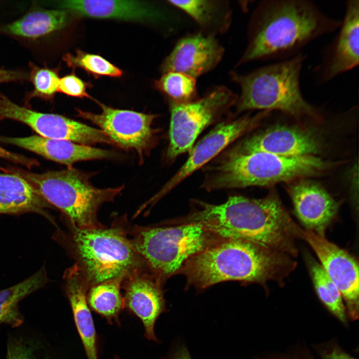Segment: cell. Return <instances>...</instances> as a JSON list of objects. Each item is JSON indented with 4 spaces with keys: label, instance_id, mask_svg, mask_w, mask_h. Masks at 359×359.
I'll return each instance as SVG.
<instances>
[{
    "label": "cell",
    "instance_id": "12",
    "mask_svg": "<svg viewBox=\"0 0 359 359\" xmlns=\"http://www.w3.org/2000/svg\"><path fill=\"white\" fill-rule=\"evenodd\" d=\"M270 113L269 111H261L254 115L247 114L217 125L192 148L186 162L153 200L156 201L173 189L214 159L230 144L257 127Z\"/></svg>",
    "mask_w": 359,
    "mask_h": 359
},
{
    "label": "cell",
    "instance_id": "9",
    "mask_svg": "<svg viewBox=\"0 0 359 359\" xmlns=\"http://www.w3.org/2000/svg\"><path fill=\"white\" fill-rule=\"evenodd\" d=\"M237 98L227 88L218 86L198 100L184 103L171 101L168 159L174 160L189 152L201 132L235 104Z\"/></svg>",
    "mask_w": 359,
    "mask_h": 359
},
{
    "label": "cell",
    "instance_id": "2",
    "mask_svg": "<svg viewBox=\"0 0 359 359\" xmlns=\"http://www.w3.org/2000/svg\"><path fill=\"white\" fill-rule=\"evenodd\" d=\"M194 203L188 222L199 224L222 239L250 241L295 255V240L302 231L275 191L258 199L235 195L219 204Z\"/></svg>",
    "mask_w": 359,
    "mask_h": 359
},
{
    "label": "cell",
    "instance_id": "3",
    "mask_svg": "<svg viewBox=\"0 0 359 359\" xmlns=\"http://www.w3.org/2000/svg\"><path fill=\"white\" fill-rule=\"evenodd\" d=\"M294 263L289 255L250 241L221 239L190 258L180 271L203 289L229 280L264 284L280 280Z\"/></svg>",
    "mask_w": 359,
    "mask_h": 359
},
{
    "label": "cell",
    "instance_id": "30",
    "mask_svg": "<svg viewBox=\"0 0 359 359\" xmlns=\"http://www.w3.org/2000/svg\"><path fill=\"white\" fill-rule=\"evenodd\" d=\"M62 59L69 67L83 69L95 76L119 77L123 74L122 70L100 55L88 53L80 49L76 50L75 54H65Z\"/></svg>",
    "mask_w": 359,
    "mask_h": 359
},
{
    "label": "cell",
    "instance_id": "5",
    "mask_svg": "<svg viewBox=\"0 0 359 359\" xmlns=\"http://www.w3.org/2000/svg\"><path fill=\"white\" fill-rule=\"evenodd\" d=\"M307 55L303 52L245 74L231 73L241 89L236 113L254 110L278 111L300 118L317 117V109L304 98L300 76Z\"/></svg>",
    "mask_w": 359,
    "mask_h": 359
},
{
    "label": "cell",
    "instance_id": "35",
    "mask_svg": "<svg viewBox=\"0 0 359 359\" xmlns=\"http://www.w3.org/2000/svg\"><path fill=\"white\" fill-rule=\"evenodd\" d=\"M28 79V73L21 70L0 68V84Z\"/></svg>",
    "mask_w": 359,
    "mask_h": 359
},
{
    "label": "cell",
    "instance_id": "31",
    "mask_svg": "<svg viewBox=\"0 0 359 359\" xmlns=\"http://www.w3.org/2000/svg\"><path fill=\"white\" fill-rule=\"evenodd\" d=\"M28 79L33 85L32 91L26 93V102L31 99L38 98L45 100H51L57 92L59 76L57 69L47 67H40L33 62L29 63Z\"/></svg>",
    "mask_w": 359,
    "mask_h": 359
},
{
    "label": "cell",
    "instance_id": "34",
    "mask_svg": "<svg viewBox=\"0 0 359 359\" xmlns=\"http://www.w3.org/2000/svg\"><path fill=\"white\" fill-rule=\"evenodd\" d=\"M0 158L22 165L28 169L39 165V163L36 160L10 152L1 146H0Z\"/></svg>",
    "mask_w": 359,
    "mask_h": 359
},
{
    "label": "cell",
    "instance_id": "16",
    "mask_svg": "<svg viewBox=\"0 0 359 359\" xmlns=\"http://www.w3.org/2000/svg\"><path fill=\"white\" fill-rule=\"evenodd\" d=\"M242 153L262 152L284 157L315 156L321 143L312 131L279 125L256 133L231 148Z\"/></svg>",
    "mask_w": 359,
    "mask_h": 359
},
{
    "label": "cell",
    "instance_id": "4",
    "mask_svg": "<svg viewBox=\"0 0 359 359\" xmlns=\"http://www.w3.org/2000/svg\"><path fill=\"white\" fill-rule=\"evenodd\" d=\"M330 166L315 156L284 157L262 152L242 153L230 149L205 167L201 187L211 191L268 186L315 176Z\"/></svg>",
    "mask_w": 359,
    "mask_h": 359
},
{
    "label": "cell",
    "instance_id": "14",
    "mask_svg": "<svg viewBox=\"0 0 359 359\" xmlns=\"http://www.w3.org/2000/svg\"><path fill=\"white\" fill-rule=\"evenodd\" d=\"M345 8L338 33L312 71L317 84H325L359 65V0H348Z\"/></svg>",
    "mask_w": 359,
    "mask_h": 359
},
{
    "label": "cell",
    "instance_id": "10",
    "mask_svg": "<svg viewBox=\"0 0 359 359\" xmlns=\"http://www.w3.org/2000/svg\"><path fill=\"white\" fill-rule=\"evenodd\" d=\"M100 114L76 109L77 116L95 124L112 144L137 152L141 160L156 144L152 124L157 115L113 108L96 101Z\"/></svg>",
    "mask_w": 359,
    "mask_h": 359
},
{
    "label": "cell",
    "instance_id": "13",
    "mask_svg": "<svg viewBox=\"0 0 359 359\" xmlns=\"http://www.w3.org/2000/svg\"><path fill=\"white\" fill-rule=\"evenodd\" d=\"M302 236L317 255L320 264L339 289L346 302L347 316L359 318V265L349 253L330 242L324 235L307 230Z\"/></svg>",
    "mask_w": 359,
    "mask_h": 359
},
{
    "label": "cell",
    "instance_id": "28",
    "mask_svg": "<svg viewBox=\"0 0 359 359\" xmlns=\"http://www.w3.org/2000/svg\"><path fill=\"white\" fill-rule=\"evenodd\" d=\"M309 268L316 293L328 310L342 323H347V313L342 295L320 263L310 260Z\"/></svg>",
    "mask_w": 359,
    "mask_h": 359
},
{
    "label": "cell",
    "instance_id": "1",
    "mask_svg": "<svg viewBox=\"0 0 359 359\" xmlns=\"http://www.w3.org/2000/svg\"><path fill=\"white\" fill-rule=\"evenodd\" d=\"M341 23L311 0H262L251 15L247 46L237 65L293 57L313 40L339 29Z\"/></svg>",
    "mask_w": 359,
    "mask_h": 359
},
{
    "label": "cell",
    "instance_id": "27",
    "mask_svg": "<svg viewBox=\"0 0 359 359\" xmlns=\"http://www.w3.org/2000/svg\"><path fill=\"white\" fill-rule=\"evenodd\" d=\"M5 359H69L40 336L24 333L8 335Z\"/></svg>",
    "mask_w": 359,
    "mask_h": 359
},
{
    "label": "cell",
    "instance_id": "17",
    "mask_svg": "<svg viewBox=\"0 0 359 359\" xmlns=\"http://www.w3.org/2000/svg\"><path fill=\"white\" fill-rule=\"evenodd\" d=\"M223 54L224 49L215 36L198 32L179 40L161 69L163 73L178 72L196 79L215 68Z\"/></svg>",
    "mask_w": 359,
    "mask_h": 359
},
{
    "label": "cell",
    "instance_id": "19",
    "mask_svg": "<svg viewBox=\"0 0 359 359\" xmlns=\"http://www.w3.org/2000/svg\"><path fill=\"white\" fill-rule=\"evenodd\" d=\"M0 142L23 148L47 159L65 165L68 168H72L74 163L79 161L109 159L115 156L111 151L37 135L26 137L0 136Z\"/></svg>",
    "mask_w": 359,
    "mask_h": 359
},
{
    "label": "cell",
    "instance_id": "21",
    "mask_svg": "<svg viewBox=\"0 0 359 359\" xmlns=\"http://www.w3.org/2000/svg\"><path fill=\"white\" fill-rule=\"evenodd\" d=\"M59 8L79 16L130 21L156 20L162 16L155 8L136 0H68Z\"/></svg>",
    "mask_w": 359,
    "mask_h": 359
},
{
    "label": "cell",
    "instance_id": "36",
    "mask_svg": "<svg viewBox=\"0 0 359 359\" xmlns=\"http://www.w3.org/2000/svg\"><path fill=\"white\" fill-rule=\"evenodd\" d=\"M165 359H192L187 348L184 345L176 347Z\"/></svg>",
    "mask_w": 359,
    "mask_h": 359
},
{
    "label": "cell",
    "instance_id": "7",
    "mask_svg": "<svg viewBox=\"0 0 359 359\" xmlns=\"http://www.w3.org/2000/svg\"><path fill=\"white\" fill-rule=\"evenodd\" d=\"M7 169L24 179L47 203L60 210L70 224L80 228L104 227L97 218L100 206L113 200L124 188L96 187L90 181V175L73 167L42 174L14 167Z\"/></svg>",
    "mask_w": 359,
    "mask_h": 359
},
{
    "label": "cell",
    "instance_id": "24",
    "mask_svg": "<svg viewBox=\"0 0 359 359\" xmlns=\"http://www.w3.org/2000/svg\"><path fill=\"white\" fill-rule=\"evenodd\" d=\"M171 5L192 18L205 31L214 36L225 31L230 22L231 11L227 1L215 0H169Z\"/></svg>",
    "mask_w": 359,
    "mask_h": 359
},
{
    "label": "cell",
    "instance_id": "23",
    "mask_svg": "<svg viewBox=\"0 0 359 359\" xmlns=\"http://www.w3.org/2000/svg\"><path fill=\"white\" fill-rule=\"evenodd\" d=\"M47 202L24 179L14 174H0V213L33 212L49 218Z\"/></svg>",
    "mask_w": 359,
    "mask_h": 359
},
{
    "label": "cell",
    "instance_id": "33",
    "mask_svg": "<svg viewBox=\"0 0 359 359\" xmlns=\"http://www.w3.org/2000/svg\"><path fill=\"white\" fill-rule=\"evenodd\" d=\"M320 359H356L344 351L338 345L331 344L319 350ZM258 359H315L310 355H280Z\"/></svg>",
    "mask_w": 359,
    "mask_h": 359
},
{
    "label": "cell",
    "instance_id": "37",
    "mask_svg": "<svg viewBox=\"0 0 359 359\" xmlns=\"http://www.w3.org/2000/svg\"><path fill=\"white\" fill-rule=\"evenodd\" d=\"M120 359V358H117V359Z\"/></svg>",
    "mask_w": 359,
    "mask_h": 359
},
{
    "label": "cell",
    "instance_id": "11",
    "mask_svg": "<svg viewBox=\"0 0 359 359\" xmlns=\"http://www.w3.org/2000/svg\"><path fill=\"white\" fill-rule=\"evenodd\" d=\"M10 119L25 124L39 136L70 141L91 146L113 144L100 129L62 115L42 113L19 106L0 92V120Z\"/></svg>",
    "mask_w": 359,
    "mask_h": 359
},
{
    "label": "cell",
    "instance_id": "15",
    "mask_svg": "<svg viewBox=\"0 0 359 359\" xmlns=\"http://www.w3.org/2000/svg\"><path fill=\"white\" fill-rule=\"evenodd\" d=\"M148 270L135 272L125 278L122 284L125 309L139 319L144 337L156 344L160 341L155 327L160 315L168 311L160 282Z\"/></svg>",
    "mask_w": 359,
    "mask_h": 359
},
{
    "label": "cell",
    "instance_id": "25",
    "mask_svg": "<svg viewBox=\"0 0 359 359\" xmlns=\"http://www.w3.org/2000/svg\"><path fill=\"white\" fill-rule=\"evenodd\" d=\"M123 277L108 280L91 286L87 301L91 310L110 325L121 326V314L125 309L124 298L120 289Z\"/></svg>",
    "mask_w": 359,
    "mask_h": 359
},
{
    "label": "cell",
    "instance_id": "22",
    "mask_svg": "<svg viewBox=\"0 0 359 359\" xmlns=\"http://www.w3.org/2000/svg\"><path fill=\"white\" fill-rule=\"evenodd\" d=\"M70 13L62 9L35 8L19 18L0 26V34L35 41L64 28L70 21Z\"/></svg>",
    "mask_w": 359,
    "mask_h": 359
},
{
    "label": "cell",
    "instance_id": "26",
    "mask_svg": "<svg viewBox=\"0 0 359 359\" xmlns=\"http://www.w3.org/2000/svg\"><path fill=\"white\" fill-rule=\"evenodd\" d=\"M46 281V272L42 268L22 282L0 290V325L19 327L24 322V317L19 310V303L42 287Z\"/></svg>",
    "mask_w": 359,
    "mask_h": 359
},
{
    "label": "cell",
    "instance_id": "20",
    "mask_svg": "<svg viewBox=\"0 0 359 359\" xmlns=\"http://www.w3.org/2000/svg\"><path fill=\"white\" fill-rule=\"evenodd\" d=\"M65 291L87 359H99L98 335L87 301L89 286L77 264L64 273Z\"/></svg>",
    "mask_w": 359,
    "mask_h": 359
},
{
    "label": "cell",
    "instance_id": "29",
    "mask_svg": "<svg viewBox=\"0 0 359 359\" xmlns=\"http://www.w3.org/2000/svg\"><path fill=\"white\" fill-rule=\"evenodd\" d=\"M156 89L167 96L171 101L184 103L193 100L196 95V79L178 72L163 73L155 81Z\"/></svg>",
    "mask_w": 359,
    "mask_h": 359
},
{
    "label": "cell",
    "instance_id": "6",
    "mask_svg": "<svg viewBox=\"0 0 359 359\" xmlns=\"http://www.w3.org/2000/svg\"><path fill=\"white\" fill-rule=\"evenodd\" d=\"M70 224L72 254L89 288L103 282L148 270L128 238L122 220L110 227L80 228Z\"/></svg>",
    "mask_w": 359,
    "mask_h": 359
},
{
    "label": "cell",
    "instance_id": "32",
    "mask_svg": "<svg viewBox=\"0 0 359 359\" xmlns=\"http://www.w3.org/2000/svg\"><path fill=\"white\" fill-rule=\"evenodd\" d=\"M86 88L87 83L76 75L70 74L59 78L57 92L72 97L91 98Z\"/></svg>",
    "mask_w": 359,
    "mask_h": 359
},
{
    "label": "cell",
    "instance_id": "18",
    "mask_svg": "<svg viewBox=\"0 0 359 359\" xmlns=\"http://www.w3.org/2000/svg\"><path fill=\"white\" fill-rule=\"evenodd\" d=\"M299 180L288 187L295 212L307 230L324 235L337 213L338 203L319 183Z\"/></svg>",
    "mask_w": 359,
    "mask_h": 359
},
{
    "label": "cell",
    "instance_id": "8",
    "mask_svg": "<svg viewBox=\"0 0 359 359\" xmlns=\"http://www.w3.org/2000/svg\"><path fill=\"white\" fill-rule=\"evenodd\" d=\"M131 243L160 282L181 270L192 256L222 239L192 222L171 227H128Z\"/></svg>",
    "mask_w": 359,
    "mask_h": 359
}]
</instances>
